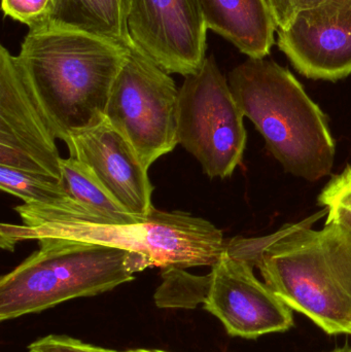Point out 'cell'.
<instances>
[{
    "instance_id": "cell-1",
    "label": "cell",
    "mask_w": 351,
    "mask_h": 352,
    "mask_svg": "<svg viewBox=\"0 0 351 352\" xmlns=\"http://www.w3.org/2000/svg\"><path fill=\"white\" fill-rule=\"evenodd\" d=\"M326 210L262 238L226 240L225 254L258 267L266 285L329 335H351V232Z\"/></svg>"
},
{
    "instance_id": "cell-2",
    "label": "cell",
    "mask_w": 351,
    "mask_h": 352,
    "mask_svg": "<svg viewBox=\"0 0 351 352\" xmlns=\"http://www.w3.org/2000/svg\"><path fill=\"white\" fill-rule=\"evenodd\" d=\"M128 47L47 24L30 29L16 56L25 80L57 140L106 120L105 109Z\"/></svg>"
},
{
    "instance_id": "cell-3",
    "label": "cell",
    "mask_w": 351,
    "mask_h": 352,
    "mask_svg": "<svg viewBox=\"0 0 351 352\" xmlns=\"http://www.w3.org/2000/svg\"><path fill=\"white\" fill-rule=\"evenodd\" d=\"M14 210L22 225H0V246L8 252L28 240L65 238L139 252L162 270L212 267L226 245L223 232L214 223L185 211L154 207L140 223L117 225L103 221L73 200L63 204L24 203Z\"/></svg>"
},
{
    "instance_id": "cell-4",
    "label": "cell",
    "mask_w": 351,
    "mask_h": 352,
    "mask_svg": "<svg viewBox=\"0 0 351 352\" xmlns=\"http://www.w3.org/2000/svg\"><path fill=\"white\" fill-rule=\"evenodd\" d=\"M229 86L286 171L309 182L331 173L335 142L327 117L286 68L249 58L230 72Z\"/></svg>"
},
{
    "instance_id": "cell-5",
    "label": "cell",
    "mask_w": 351,
    "mask_h": 352,
    "mask_svg": "<svg viewBox=\"0 0 351 352\" xmlns=\"http://www.w3.org/2000/svg\"><path fill=\"white\" fill-rule=\"evenodd\" d=\"M36 241L39 250L0 279L1 322L106 293L152 267L144 254L113 246L65 238Z\"/></svg>"
},
{
    "instance_id": "cell-6",
    "label": "cell",
    "mask_w": 351,
    "mask_h": 352,
    "mask_svg": "<svg viewBox=\"0 0 351 352\" xmlns=\"http://www.w3.org/2000/svg\"><path fill=\"white\" fill-rule=\"evenodd\" d=\"M179 97L170 74L132 43L111 88L105 118L148 170L179 144Z\"/></svg>"
},
{
    "instance_id": "cell-7",
    "label": "cell",
    "mask_w": 351,
    "mask_h": 352,
    "mask_svg": "<svg viewBox=\"0 0 351 352\" xmlns=\"http://www.w3.org/2000/svg\"><path fill=\"white\" fill-rule=\"evenodd\" d=\"M243 115L212 56L179 89L177 140L210 178L230 177L247 146Z\"/></svg>"
},
{
    "instance_id": "cell-8",
    "label": "cell",
    "mask_w": 351,
    "mask_h": 352,
    "mask_svg": "<svg viewBox=\"0 0 351 352\" xmlns=\"http://www.w3.org/2000/svg\"><path fill=\"white\" fill-rule=\"evenodd\" d=\"M55 133L33 96L16 56L0 47V165L61 180Z\"/></svg>"
},
{
    "instance_id": "cell-9",
    "label": "cell",
    "mask_w": 351,
    "mask_h": 352,
    "mask_svg": "<svg viewBox=\"0 0 351 352\" xmlns=\"http://www.w3.org/2000/svg\"><path fill=\"white\" fill-rule=\"evenodd\" d=\"M130 36L167 74H196L206 59L199 0H131Z\"/></svg>"
},
{
    "instance_id": "cell-10",
    "label": "cell",
    "mask_w": 351,
    "mask_h": 352,
    "mask_svg": "<svg viewBox=\"0 0 351 352\" xmlns=\"http://www.w3.org/2000/svg\"><path fill=\"white\" fill-rule=\"evenodd\" d=\"M210 274L203 308L224 324L230 336L257 339L294 326L292 308L256 277L249 263L224 252Z\"/></svg>"
},
{
    "instance_id": "cell-11",
    "label": "cell",
    "mask_w": 351,
    "mask_h": 352,
    "mask_svg": "<svg viewBox=\"0 0 351 352\" xmlns=\"http://www.w3.org/2000/svg\"><path fill=\"white\" fill-rule=\"evenodd\" d=\"M278 47L297 70L313 80L351 74V0H326L278 30Z\"/></svg>"
},
{
    "instance_id": "cell-12",
    "label": "cell",
    "mask_w": 351,
    "mask_h": 352,
    "mask_svg": "<svg viewBox=\"0 0 351 352\" xmlns=\"http://www.w3.org/2000/svg\"><path fill=\"white\" fill-rule=\"evenodd\" d=\"M70 157L92 169L109 194L130 213L146 219L154 208V190L135 150L105 120L100 125L78 132L67 144Z\"/></svg>"
},
{
    "instance_id": "cell-13",
    "label": "cell",
    "mask_w": 351,
    "mask_h": 352,
    "mask_svg": "<svg viewBox=\"0 0 351 352\" xmlns=\"http://www.w3.org/2000/svg\"><path fill=\"white\" fill-rule=\"evenodd\" d=\"M206 27L253 59L271 51L278 26L266 0H199Z\"/></svg>"
},
{
    "instance_id": "cell-14",
    "label": "cell",
    "mask_w": 351,
    "mask_h": 352,
    "mask_svg": "<svg viewBox=\"0 0 351 352\" xmlns=\"http://www.w3.org/2000/svg\"><path fill=\"white\" fill-rule=\"evenodd\" d=\"M131 0H55L49 24L82 31L124 47L130 36Z\"/></svg>"
},
{
    "instance_id": "cell-15",
    "label": "cell",
    "mask_w": 351,
    "mask_h": 352,
    "mask_svg": "<svg viewBox=\"0 0 351 352\" xmlns=\"http://www.w3.org/2000/svg\"><path fill=\"white\" fill-rule=\"evenodd\" d=\"M61 182L70 199L107 223L132 225L140 219L122 206L102 186L88 165L69 157L61 159Z\"/></svg>"
},
{
    "instance_id": "cell-16",
    "label": "cell",
    "mask_w": 351,
    "mask_h": 352,
    "mask_svg": "<svg viewBox=\"0 0 351 352\" xmlns=\"http://www.w3.org/2000/svg\"><path fill=\"white\" fill-rule=\"evenodd\" d=\"M0 188L25 204H63L71 200L61 180L0 165Z\"/></svg>"
},
{
    "instance_id": "cell-17",
    "label": "cell",
    "mask_w": 351,
    "mask_h": 352,
    "mask_svg": "<svg viewBox=\"0 0 351 352\" xmlns=\"http://www.w3.org/2000/svg\"><path fill=\"white\" fill-rule=\"evenodd\" d=\"M163 283L155 295L161 308H195L204 304L210 285V274L196 276L185 269H162Z\"/></svg>"
},
{
    "instance_id": "cell-18",
    "label": "cell",
    "mask_w": 351,
    "mask_h": 352,
    "mask_svg": "<svg viewBox=\"0 0 351 352\" xmlns=\"http://www.w3.org/2000/svg\"><path fill=\"white\" fill-rule=\"evenodd\" d=\"M319 203L327 209V221L343 226L351 232V166L334 176L321 190Z\"/></svg>"
},
{
    "instance_id": "cell-19",
    "label": "cell",
    "mask_w": 351,
    "mask_h": 352,
    "mask_svg": "<svg viewBox=\"0 0 351 352\" xmlns=\"http://www.w3.org/2000/svg\"><path fill=\"white\" fill-rule=\"evenodd\" d=\"M55 0H2V10L12 20L36 29L49 24Z\"/></svg>"
},
{
    "instance_id": "cell-20",
    "label": "cell",
    "mask_w": 351,
    "mask_h": 352,
    "mask_svg": "<svg viewBox=\"0 0 351 352\" xmlns=\"http://www.w3.org/2000/svg\"><path fill=\"white\" fill-rule=\"evenodd\" d=\"M28 352H104V349L65 335H47L28 346Z\"/></svg>"
},
{
    "instance_id": "cell-21",
    "label": "cell",
    "mask_w": 351,
    "mask_h": 352,
    "mask_svg": "<svg viewBox=\"0 0 351 352\" xmlns=\"http://www.w3.org/2000/svg\"><path fill=\"white\" fill-rule=\"evenodd\" d=\"M278 30L288 28L300 12L321 6L326 0H266Z\"/></svg>"
},
{
    "instance_id": "cell-22",
    "label": "cell",
    "mask_w": 351,
    "mask_h": 352,
    "mask_svg": "<svg viewBox=\"0 0 351 352\" xmlns=\"http://www.w3.org/2000/svg\"><path fill=\"white\" fill-rule=\"evenodd\" d=\"M104 352H168L165 351H160V349H130V351H111V349H104Z\"/></svg>"
},
{
    "instance_id": "cell-23",
    "label": "cell",
    "mask_w": 351,
    "mask_h": 352,
    "mask_svg": "<svg viewBox=\"0 0 351 352\" xmlns=\"http://www.w3.org/2000/svg\"><path fill=\"white\" fill-rule=\"evenodd\" d=\"M331 352H351V346H344L342 349H337Z\"/></svg>"
}]
</instances>
